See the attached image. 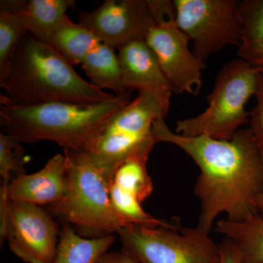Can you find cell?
Masks as SVG:
<instances>
[{
  "label": "cell",
  "mask_w": 263,
  "mask_h": 263,
  "mask_svg": "<svg viewBox=\"0 0 263 263\" xmlns=\"http://www.w3.org/2000/svg\"><path fill=\"white\" fill-rule=\"evenodd\" d=\"M79 21L114 49L145 39L156 24L147 0H105L91 12H81Z\"/></svg>",
  "instance_id": "10"
},
{
  "label": "cell",
  "mask_w": 263,
  "mask_h": 263,
  "mask_svg": "<svg viewBox=\"0 0 263 263\" xmlns=\"http://www.w3.org/2000/svg\"><path fill=\"white\" fill-rule=\"evenodd\" d=\"M152 151L138 152L124 161L114 173L110 197L114 208L143 203L153 193L146 164Z\"/></svg>",
  "instance_id": "14"
},
{
  "label": "cell",
  "mask_w": 263,
  "mask_h": 263,
  "mask_svg": "<svg viewBox=\"0 0 263 263\" xmlns=\"http://www.w3.org/2000/svg\"><path fill=\"white\" fill-rule=\"evenodd\" d=\"M117 50L122 85L127 92L147 89L172 91L155 53L145 39L131 41Z\"/></svg>",
  "instance_id": "13"
},
{
  "label": "cell",
  "mask_w": 263,
  "mask_h": 263,
  "mask_svg": "<svg viewBox=\"0 0 263 263\" xmlns=\"http://www.w3.org/2000/svg\"><path fill=\"white\" fill-rule=\"evenodd\" d=\"M67 158L65 197L46 206L55 219L72 226L84 238L117 234L130 223L112 205L109 179L86 152L64 150Z\"/></svg>",
  "instance_id": "4"
},
{
  "label": "cell",
  "mask_w": 263,
  "mask_h": 263,
  "mask_svg": "<svg viewBox=\"0 0 263 263\" xmlns=\"http://www.w3.org/2000/svg\"><path fill=\"white\" fill-rule=\"evenodd\" d=\"M261 151H262L263 162V148H261ZM256 209H257V214L263 217V184L262 190H261L260 193L257 197V201H256Z\"/></svg>",
  "instance_id": "27"
},
{
  "label": "cell",
  "mask_w": 263,
  "mask_h": 263,
  "mask_svg": "<svg viewBox=\"0 0 263 263\" xmlns=\"http://www.w3.org/2000/svg\"><path fill=\"white\" fill-rule=\"evenodd\" d=\"M145 41L155 53L172 91L198 94L205 62L190 49V38L178 27L176 20L156 24L147 33Z\"/></svg>",
  "instance_id": "9"
},
{
  "label": "cell",
  "mask_w": 263,
  "mask_h": 263,
  "mask_svg": "<svg viewBox=\"0 0 263 263\" xmlns=\"http://www.w3.org/2000/svg\"><path fill=\"white\" fill-rule=\"evenodd\" d=\"M24 149L22 143L13 137L1 133L0 134V175L2 177L0 197L9 198L8 188L10 176L15 173L16 176L25 174L24 171Z\"/></svg>",
  "instance_id": "22"
},
{
  "label": "cell",
  "mask_w": 263,
  "mask_h": 263,
  "mask_svg": "<svg viewBox=\"0 0 263 263\" xmlns=\"http://www.w3.org/2000/svg\"><path fill=\"white\" fill-rule=\"evenodd\" d=\"M176 22L202 61L241 41L239 0H174Z\"/></svg>",
  "instance_id": "7"
},
{
  "label": "cell",
  "mask_w": 263,
  "mask_h": 263,
  "mask_svg": "<svg viewBox=\"0 0 263 263\" xmlns=\"http://www.w3.org/2000/svg\"><path fill=\"white\" fill-rule=\"evenodd\" d=\"M117 235L123 250L140 263H218L219 243L195 228L130 224Z\"/></svg>",
  "instance_id": "6"
},
{
  "label": "cell",
  "mask_w": 263,
  "mask_h": 263,
  "mask_svg": "<svg viewBox=\"0 0 263 263\" xmlns=\"http://www.w3.org/2000/svg\"><path fill=\"white\" fill-rule=\"evenodd\" d=\"M256 105L249 112V123L256 143L263 148V73L259 72L258 85L255 94Z\"/></svg>",
  "instance_id": "23"
},
{
  "label": "cell",
  "mask_w": 263,
  "mask_h": 263,
  "mask_svg": "<svg viewBox=\"0 0 263 263\" xmlns=\"http://www.w3.org/2000/svg\"><path fill=\"white\" fill-rule=\"evenodd\" d=\"M171 93L167 90H139L138 96L113 118L105 130L151 136L154 123L168 114Z\"/></svg>",
  "instance_id": "12"
},
{
  "label": "cell",
  "mask_w": 263,
  "mask_h": 263,
  "mask_svg": "<svg viewBox=\"0 0 263 263\" xmlns=\"http://www.w3.org/2000/svg\"><path fill=\"white\" fill-rule=\"evenodd\" d=\"M0 81L8 73L19 45L29 34L25 20L18 8V0L0 2Z\"/></svg>",
  "instance_id": "20"
},
{
  "label": "cell",
  "mask_w": 263,
  "mask_h": 263,
  "mask_svg": "<svg viewBox=\"0 0 263 263\" xmlns=\"http://www.w3.org/2000/svg\"><path fill=\"white\" fill-rule=\"evenodd\" d=\"M101 41L91 31L72 22L66 15L52 34L48 44L55 48L71 65H81Z\"/></svg>",
  "instance_id": "19"
},
{
  "label": "cell",
  "mask_w": 263,
  "mask_h": 263,
  "mask_svg": "<svg viewBox=\"0 0 263 263\" xmlns=\"http://www.w3.org/2000/svg\"><path fill=\"white\" fill-rule=\"evenodd\" d=\"M216 233L234 243L242 263H263V217L256 214L241 221L218 220Z\"/></svg>",
  "instance_id": "16"
},
{
  "label": "cell",
  "mask_w": 263,
  "mask_h": 263,
  "mask_svg": "<svg viewBox=\"0 0 263 263\" xmlns=\"http://www.w3.org/2000/svg\"><path fill=\"white\" fill-rule=\"evenodd\" d=\"M129 102L127 95L94 104L2 103L0 118L5 133L22 143L52 141L64 150L89 152Z\"/></svg>",
  "instance_id": "2"
},
{
  "label": "cell",
  "mask_w": 263,
  "mask_h": 263,
  "mask_svg": "<svg viewBox=\"0 0 263 263\" xmlns=\"http://www.w3.org/2000/svg\"><path fill=\"white\" fill-rule=\"evenodd\" d=\"M219 249L218 263H242L239 252L231 240L224 238L219 243Z\"/></svg>",
  "instance_id": "25"
},
{
  "label": "cell",
  "mask_w": 263,
  "mask_h": 263,
  "mask_svg": "<svg viewBox=\"0 0 263 263\" xmlns=\"http://www.w3.org/2000/svg\"><path fill=\"white\" fill-rule=\"evenodd\" d=\"M242 35L238 54L252 65L263 61V0H243L239 8Z\"/></svg>",
  "instance_id": "21"
},
{
  "label": "cell",
  "mask_w": 263,
  "mask_h": 263,
  "mask_svg": "<svg viewBox=\"0 0 263 263\" xmlns=\"http://www.w3.org/2000/svg\"><path fill=\"white\" fill-rule=\"evenodd\" d=\"M152 131L156 143L179 147L200 169L194 188L200 205L197 229L210 234L223 214L230 221L257 214L256 201L263 184L262 151L249 128L239 129L232 139L219 140L178 134L160 119Z\"/></svg>",
  "instance_id": "1"
},
{
  "label": "cell",
  "mask_w": 263,
  "mask_h": 263,
  "mask_svg": "<svg viewBox=\"0 0 263 263\" xmlns=\"http://www.w3.org/2000/svg\"><path fill=\"white\" fill-rule=\"evenodd\" d=\"M60 232L54 217L42 206L10 200L0 219L1 243L25 263H51L56 256Z\"/></svg>",
  "instance_id": "8"
},
{
  "label": "cell",
  "mask_w": 263,
  "mask_h": 263,
  "mask_svg": "<svg viewBox=\"0 0 263 263\" xmlns=\"http://www.w3.org/2000/svg\"><path fill=\"white\" fill-rule=\"evenodd\" d=\"M253 65L259 72L263 73V61L257 62V63L254 64Z\"/></svg>",
  "instance_id": "28"
},
{
  "label": "cell",
  "mask_w": 263,
  "mask_h": 263,
  "mask_svg": "<svg viewBox=\"0 0 263 263\" xmlns=\"http://www.w3.org/2000/svg\"><path fill=\"white\" fill-rule=\"evenodd\" d=\"M259 71L245 60L228 62L218 72L208 96L207 108L195 117L178 120L176 133L185 136H207L230 140L249 122L247 104L255 96Z\"/></svg>",
  "instance_id": "5"
},
{
  "label": "cell",
  "mask_w": 263,
  "mask_h": 263,
  "mask_svg": "<svg viewBox=\"0 0 263 263\" xmlns=\"http://www.w3.org/2000/svg\"><path fill=\"white\" fill-rule=\"evenodd\" d=\"M75 5V0H18V8L29 34L48 43L57 26L67 15V10Z\"/></svg>",
  "instance_id": "15"
},
{
  "label": "cell",
  "mask_w": 263,
  "mask_h": 263,
  "mask_svg": "<svg viewBox=\"0 0 263 263\" xmlns=\"http://www.w3.org/2000/svg\"><path fill=\"white\" fill-rule=\"evenodd\" d=\"M67 158L57 154L32 174H22L10 181V200L47 206L61 200L67 191Z\"/></svg>",
  "instance_id": "11"
},
{
  "label": "cell",
  "mask_w": 263,
  "mask_h": 263,
  "mask_svg": "<svg viewBox=\"0 0 263 263\" xmlns=\"http://www.w3.org/2000/svg\"><path fill=\"white\" fill-rule=\"evenodd\" d=\"M114 235L84 238L69 224H64L55 258L51 263H95L115 241Z\"/></svg>",
  "instance_id": "17"
},
{
  "label": "cell",
  "mask_w": 263,
  "mask_h": 263,
  "mask_svg": "<svg viewBox=\"0 0 263 263\" xmlns=\"http://www.w3.org/2000/svg\"><path fill=\"white\" fill-rule=\"evenodd\" d=\"M115 50L100 43L88 53L81 65L93 86L102 90H111L117 96H124L129 94L122 85L120 65Z\"/></svg>",
  "instance_id": "18"
},
{
  "label": "cell",
  "mask_w": 263,
  "mask_h": 263,
  "mask_svg": "<svg viewBox=\"0 0 263 263\" xmlns=\"http://www.w3.org/2000/svg\"><path fill=\"white\" fill-rule=\"evenodd\" d=\"M0 85L5 91L1 104H94L117 96L84 80L55 48L30 34L19 45Z\"/></svg>",
  "instance_id": "3"
},
{
  "label": "cell",
  "mask_w": 263,
  "mask_h": 263,
  "mask_svg": "<svg viewBox=\"0 0 263 263\" xmlns=\"http://www.w3.org/2000/svg\"><path fill=\"white\" fill-rule=\"evenodd\" d=\"M95 263H140L125 251L106 252Z\"/></svg>",
  "instance_id": "26"
},
{
  "label": "cell",
  "mask_w": 263,
  "mask_h": 263,
  "mask_svg": "<svg viewBox=\"0 0 263 263\" xmlns=\"http://www.w3.org/2000/svg\"><path fill=\"white\" fill-rule=\"evenodd\" d=\"M156 24L176 20L174 2L170 0H147Z\"/></svg>",
  "instance_id": "24"
}]
</instances>
